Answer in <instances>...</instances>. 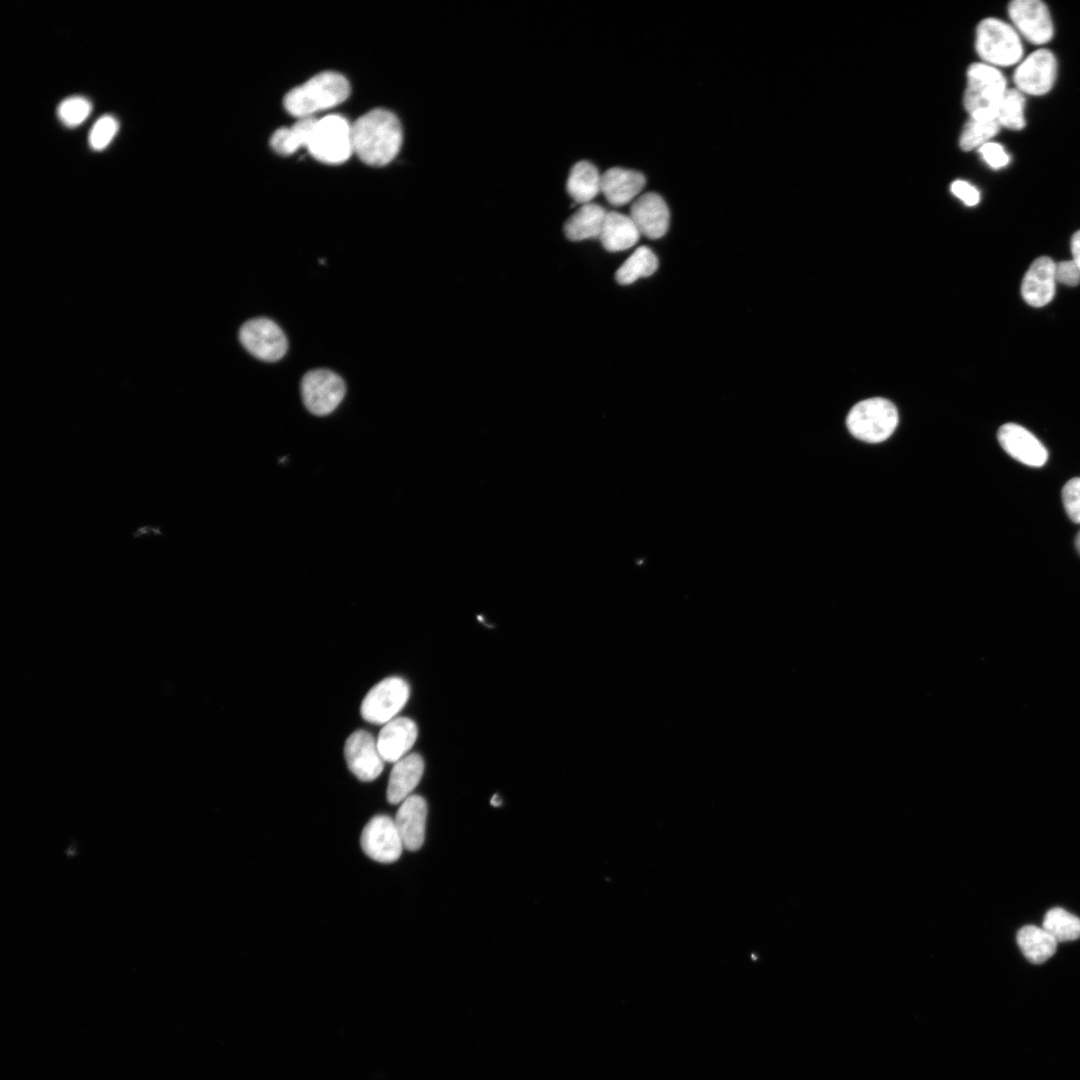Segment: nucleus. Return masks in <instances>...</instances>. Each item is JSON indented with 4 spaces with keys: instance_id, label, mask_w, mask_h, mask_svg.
I'll return each instance as SVG.
<instances>
[{
    "instance_id": "obj_12",
    "label": "nucleus",
    "mask_w": 1080,
    "mask_h": 1080,
    "mask_svg": "<svg viewBox=\"0 0 1080 1080\" xmlns=\"http://www.w3.org/2000/svg\"><path fill=\"white\" fill-rule=\"evenodd\" d=\"M1008 13L1016 31L1029 42L1042 45L1053 37V22L1042 1L1014 0L1008 6Z\"/></svg>"
},
{
    "instance_id": "obj_26",
    "label": "nucleus",
    "mask_w": 1080,
    "mask_h": 1080,
    "mask_svg": "<svg viewBox=\"0 0 1080 1080\" xmlns=\"http://www.w3.org/2000/svg\"><path fill=\"white\" fill-rule=\"evenodd\" d=\"M658 268V259L653 251L641 246L620 266L615 277L619 284L629 285L642 277L652 275Z\"/></svg>"
},
{
    "instance_id": "obj_2",
    "label": "nucleus",
    "mask_w": 1080,
    "mask_h": 1080,
    "mask_svg": "<svg viewBox=\"0 0 1080 1080\" xmlns=\"http://www.w3.org/2000/svg\"><path fill=\"white\" fill-rule=\"evenodd\" d=\"M349 94L350 85L343 75L325 71L290 90L283 105L289 114L301 119L342 103Z\"/></svg>"
},
{
    "instance_id": "obj_5",
    "label": "nucleus",
    "mask_w": 1080,
    "mask_h": 1080,
    "mask_svg": "<svg viewBox=\"0 0 1080 1080\" xmlns=\"http://www.w3.org/2000/svg\"><path fill=\"white\" fill-rule=\"evenodd\" d=\"M898 412L889 400L875 397L860 401L848 413L846 424L850 433L868 443L888 439L898 424Z\"/></svg>"
},
{
    "instance_id": "obj_11",
    "label": "nucleus",
    "mask_w": 1080,
    "mask_h": 1080,
    "mask_svg": "<svg viewBox=\"0 0 1080 1080\" xmlns=\"http://www.w3.org/2000/svg\"><path fill=\"white\" fill-rule=\"evenodd\" d=\"M1056 73L1054 54L1047 49H1038L1018 65L1013 80L1021 93L1041 96L1053 87Z\"/></svg>"
},
{
    "instance_id": "obj_14",
    "label": "nucleus",
    "mask_w": 1080,
    "mask_h": 1080,
    "mask_svg": "<svg viewBox=\"0 0 1080 1080\" xmlns=\"http://www.w3.org/2000/svg\"><path fill=\"white\" fill-rule=\"evenodd\" d=\"M997 438L1010 456L1025 465L1041 467L1048 459V452L1044 445L1030 431L1018 424L1002 425L998 430Z\"/></svg>"
},
{
    "instance_id": "obj_28",
    "label": "nucleus",
    "mask_w": 1080,
    "mask_h": 1080,
    "mask_svg": "<svg viewBox=\"0 0 1080 1080\" xmlns=\"http://www.w3.org/2000/svg\"><path fill=\"white\" fill-rule=\"evenodd\" d=\"M1025 99L1018 89H1007L998 106L996 120L1000 126L1020 130L1025 126Z\"/></svg>"
},
{
    "instance_id": "obj_19",
    "label": "nucleus",
    "mask_w": 1080,
    "mask_h": 1080,
    "mask_svg": "<svg viewBox=\"0 0 1080 1080\" xmlns=\"http://www.w3.org/2000/svg\"><path fill=\"white\" fill-rule=\"evenodd\" d=\"M424 771L421 755L410 753L394 763L387 786V800L399 804L411 795L420 782Z\"/></svg>"
},
{
    "instance_id": "obj_18",
    "label": "nucleus",
    "mask_w": 1080,
    "mask_h": 1080,
    "mask_svg": "<svg viewBox=\"0 0 1080 1080\" xmlns=\"http://www.w3.org/2000/svg\"><path fill=\"white\" fill-rule=\"evenodd\" d=\"M426 818L427 803L420 795H410L400 803L394 821L406 849L416 851L423 845Z\"/></svg>"
},
{
    "instance_id": "obj_22",
    "label": "nucleus",
    "mask_w": 1080,
    "mask_h": 1080,
    "mask_svg": "<svg viewBox=\"0 0 1080 1080\" xmlns=\"http://www.w3.org/2000/svg\"><path fill=\"white\" fill-rule=\"evenodd\" d=\"M606 215V210L599 204L581 205L565 222L564 233L571 241L599 238Z\"/></svg>"
},
{
    "instance_id": "obj_29",
    "label": "nucleus",
    "mask_w": 1080,
    "mask_h": 1080,
    "mask_svg": "<svg viewBox=\"0 0 1080 1080\" xmlns=\"http://www.w3.org/2000/svg\"><path fill=\"white\" fill-rule=\"evenodd\" d=\"M997 120L971 119L965 124L959 139L962 150L970 151L990 142L999 131Z\"/></svg>"
},
{
    "instance_id": "obj_1",
    "label": "nucleus",
    "mask_w": 1080,
    "mask_h": 1080,
    "mask_svg": "<svg viewBox=\"0 0 1080 1080\" xmlns=\"http://www.w3.org/2000/svg\"><path fill=\"white\" fill-rule=\"evenodd\" d=\"M353 152L370 166H384L398 154L402 128L397 116L382 108L373 109L351 125Z\"/></svg>"
},
{
    "instance_id": "obj_20",
    "label": "nucleus",
    "mask_w": 1080,
    "mask_h": 1080,
    "mask_svg": "<svg viewBox=\"0 0 1080 1080\" xmlns=\"http://www.w3.org/2000/svg\"><path fill=\"white\" fill-rule=\"evenodd\" d=\"M645 185L644 176L637 171L614 167L601 175V192L613 205L633 200Z\"/></svg>"
},
{
    "instance_id": "obj_32",
    "label": "nucleus",
    "mask_w": 1080,
    "mask_h": 1080,
    "mask_svg": "<svg viewBox=\"0 0 1080 1080\" xmlns=\"http://www.w3.org/2000/svg\"><path fill=\"white\" fill-rule=\"evenodd\" d=\"M1062 500L1069 518L1080 523V478L1070 479L1062 489Z\"/></svg>"
},
{
    "instance_id": "obj_36",
    "label": "nucleus",
    "mask_w": 1080,
    "mask_h": 1080,
    "mask_svg": "<svg viewBox=\"0 0 1080 1080\" xmlns=\"http://www.w3.org/2000/svg\"><path fill=\"white\" fill-rule=\"evenodd\" d=\"M1071 252H1072V256H1073V259H1072V260H1073V261H1074V262H1075V263H1076V264H1077V265L1079 266V268H1080V230H1079V231H1077V232H1076V233H1075V234H1074V235L1072 236V239H1071Z\"/></svg>"
},
{
    "instance_id": "obj_38",
    "label": "nucleus",
    "mask_w": 1080,
    "mask_h": 1080,
    "mask_svg": "<svg viewBox=\"0 0 1080 1080\" xmlns=\"http://www.w3.org/2000/svg\"><path fill=\"white\" fill-rule=\"evenodd\" d=\"M1075 545H1076L1077 551L1080 554V531H1079V533H1078V535L1076 537Z\"/></svg>"
},
{
    "instance_id": "obj_6",
    "label": "nucleus",
    "mask_w": 1080,
    "mask_h": 1080,
    "mask_svg": "<svg viewBox=\"0 0 1080 1080\" xmlns=\"http://www.w3.org/2000/svg\"><path fill=\"white\" fill-rule=\"evenodd\" d=\"M307 149L320 162L326 164L345 162L353 153L351 125L343 116L337 114L317 120Z\"/></svg>"
},
{
    "instance_id": "obj_33",
    "label": "nucleus",
    "mask_w": 1080,
    "mask_h": 1080,
    "mask_svg": "<svg viewBox=\"0 0 1080 1080\" xmlns=\"http://www.w3.org/2000/svg\"><path fill=\"white\" fill-rule=\"evenodd\" d=\"M979 153L983 160L994 169L1005 167L1010 157L1001 144L995 142H988L979 148Z\"/></svg>"
},
{
    "instance_id": "obj_24",
    "label": "nucleus",
    "mask_w": 1080,
    "mask_h": 1080,
    "mask_svg": "<svg viewBox=\"0 0 1080 1080\" xmlns=\"http://www.w3.org/2000/svg\"><path fill=\"white\" fill-rule=\"evenodd\" d=\"M1017 943L1031 963L1041 964L1054 955L1058 942L1045 929L1027 925L1018 931Z\"/></svg>"
},
{
    "instance_id": "obj_16",
    "label": "nucleus",
    "mask_w": 1080,
    "mask_h": 1080,
    "mask_svg": "<svg viewBox=\"0 0 1080 1080\" xmlns=\"http://www.w3.org/2000/svg\"><path fill=\"white\" fill-rule=\"evenodd\" d=\"M1056 263L1047 256L1035 259L1024 275L1021 294L1027 304L1042 307L1054 297Z\"/></svg>"
},
{
    "instance_id": "obj_34",
    "label": "nucleus",
    "mask_w": 1080,
    "mask_h": 1080,
    "mask_svg": "<svg viewBox=\"0 0 1080 1080\" xmlns=\"http://www.w3.org/2000/svg\"><path fill=\"white\" fill-rule=\"evenodd\" d=\"M1056 281L1074 287L1080 283V268L1073 260L1061 261L1055 266Z\"/></svg>"
},
{
    "instance_id": "obj_4",
    "label": "nucleus",
    "mask_w": 1080,
    "mask_h": 1080,
    "mask_svg": "<svg viewBox=\"0 0 1080 1080\" xmlns=\"http://www.w3.org/2000/svg\"><path fill=\"white\" fill-rule=\"evenodd\" d=\"M976 51L983 63L1011 66L1023 56V45L1016 29L997 18L982 20L976 30Z\"/></svg>"
},
{
    "instance_id": "obj_27",
    "label": "nucleus",
    "mask_w": 1080,
    "mask_h": 1080,
    "mask_svg": "<svg viewBox=\"0 0 1080 1080\" xmlns=\"http://www.w3.org/2000/svg\"><path fill=\"white\" fill-rule=\"evenodd\" d=\"M1045 929L1057 942L1073 941L1080 938V918L1063 908L1050 909L1043 920Z\"/></svg>"
},
{
    "instance_id": "obj_23",
    "label": "nucleus",
    "mask_w": 1080,
    "mask_h": 1080,
    "mask_svg": "<svg viewBox=\"0 0 1080 1080\" xmlns=\"http://www.w3.org/2000/svg\"><path fill=\"white\" fill-rule=\"evenodd\" d=\"M566 187L576 203H590L601 192V175L592 163L577 162L570 170Z\"/></svg>"
},
{
    "instance_id": "obj_25",
    "label": "nucleus",
    "mask_w": 1080,
    "mask_h": 1080,
    "mask_svg": "<svg viewBox=\"0 0 1080 1080\" xmlns=\"http://www.w3.org/2000/svg\"><path fill=\"white\" fill-rule=\"evenodd\" d=\"M316 122L313 117L301 118L289 128L277 129L271 136V147L281 155H291L299 147H307Z\"/></svg>"
},
{
    "instance_id": "obj_21",
    "label": "nucleus",
    "mask_w": 1080,
    "mask_h": 1080,
    "mask_svg": "<svg viewBox=\"0 0 1080 1080\" xmlns=\"http://www.w3.org/2000/svg\"><path fill=\"white\" fill-rule=\"evenodd\" d=\"M639 236L640 232L630 216L607 212L599 239L607 251L618 252L634 246Z\"/></svg>"
},
{
    "instance_id": "obj_31",
    "label": "nucleus",
    "mask_w": 1080,
    "mask_h": 1080,
    "mask_svg": "<svg viewBox=\"0 0 1080 1080\" xmlns=\"http://www.w3.org/2000/svg\"><path fill=\"white\" fill-rule=\"evenodd\" d=\"M118 130V122L111 115L100 117L89 134V144L94 150L104 149Z\"/></svg>"
},
{
    "instance_id": "obj_10",
    "label": "nucleus",
    "mask_w": 1080,
    "mask_h": 1080,
    "mask_svg": "<svg viewBox=\"0 0 1080 1080\" xmlns=\"http://www.w3.org/2000/svg\"><path fill=\"white\" fill-rule=\"evenodd\" d=\"M363 852L380 863H393L402 854L404 844L394 819L376 815L365 825L360 836Z\"/></svg>"
},
{
    "instance_id": "obj_30",
    "label": "nucleus",
    "mask_w": 1080,
    "mask_h": 1080,
    "mask_svg": "<svg viewBox=\"0 0 1080 1080\" xmlns=\"http://www.w3.org/2000/svg\"><path fill=\"white\" fill-rule=\"evenodd\" d=\"M92 110L91 102L83 96H71L64 99L58 106L57 113L60 120L68 127L81 124Z\"/></svg>"
},
{
    "instance_id": "obj_15",
    "label": "nucleus",
    "mask_w": 1080,
    "mask_h": 1080,
    "mask_svg": "<svg viewBox=\"0 0 1080 1080\" xmlns=\"http://www.w3.org/2000/svg\"><path fill=\"white\" fill-rule=\"evenodd\" d=\"M630 217L640 234L651 239L664 236L669 227V209L657 193L649 192L638 197L630 209Z\"/></svg>"
},
{
    "instance_id": "obj_7",
    "label": "nucleus",
    "mask_w": 1080,
    "mask_h": 1080,
    "mask_svg": "<svg viewBox=\"0 0 1080 1080\" xmlns=\"http://www.w3.org/2000/svg\"><path fill=\"white\" fill-rule=\"evenodd\" d=\"M408 683L397 676L385 678L374 685L362 700L360 712L364 720L386 724L393 720L409 699Z\"/></svg>"
},
{
    "instance_id": "obj_17",
    "label": "nucleus",
    "mask_w": 1080,
    "mask_h": 1080,
    "mask_svg": "<svg viewBox=\"0 0 1080 1080\" xmlns=\"http://www.w3.org/2000/svg\"><path fill=\"white\" fill-rule=\"evenodd\" d=\"M417 736L418 728L412 719L398 717L384 724L376 739L383 760L395 763L408 755Z\"/></svg>"
},
{
    "instance_id": "obj_8",
    "label": "nucleus",
    "mask_w": 1080,
    "mask_h": 1080,
    "mask_svg": "<svg viewBox=\"0 0 1080 1080\" xmlns=\"http://www.w3.org/2000/svg\"><path fill=\"white\" fill-rule=\"evenodd\" d=\"M346 392L344 380L328 369L307 372L301 381V395L305 407L314 415L332 413L343 400Z\"/></svg>"
},
{
    "instance_id": "obj_3",
    "label": "nucleus",
    "mask_w": 1080,
    "mask_h": 1080,
    "mask_svg": "<svg viewBox=\"0 0 1080 1080\" xmlns=\"http://www.w3.org/2000/svg\"><path fill=\"white\" fill-rule=\"evenodd\" d=\"M1007 82L997 67L973 63L967 70L963 104L971 119L996 120Z\"/></svg>"
},
{
    "instance_id": "obj_13",
    "label": "nucleus",
    "mask_w": 1080,
    "mask_h": 1080,
    "mask_svg": "<svg viewBox=\"0 0 1080 1080\" xmlns=\"http://www.w3.org/2000/svg\"><path fill=\"white\" fill-rule=\"evenodd\" d=\"M344 756L349 770L363 782L375 780L384 767L376 739L365 730H356L347 738Z\"/></svg>"
},
{
    "instance_id": "obj_9",
    "label": "nucleus",
    "mask_w": 1080,
    "mask_h": 1080,
    "mask_svg": "<svg viewBox=\"0 0 1080 1080\" xmlns=\"http://www.w3.org/2000/svg\"><path fill=\"white\" fill-rule=\"evenodd\" d=\"M239 340L251 355L267 362L280 360L288 347L282 329L263 317L246 321L239 330Z\"/></svg>"
},
{
    "instance_id": "obj_37",
    "label": "nucleus",
    "mask_w": 1080,
    "mask_h": 1080,
    "mask_svg": "<svg viewBox=\"0 0 1080 1080\" xmlns=\"http://www.w3.org/2000/svg\"><path fill=\"white\" fill-rule=\"evenodd\" d=\"M490 803H491V805H493V806H499V805L501 804V799H500V798L498 797V795H497V794H495V795H494V796H493V797L491 798V801H490Z\"/></svg>"
},
{
    "instance_id": "obj_35",
    "label": "nucleus",
    "mask_w": 1080,
    "mask_h": 1080,
    "mask_svg": "<svg viewBox=\"0 0 1080 1080\" xmlns=\"http://www.w3.org/2000/svg\"><path fill=\"white\" fill-rule=\"evenodd\" d=\"M951 192L967 206H975L980 201V193L977 188L964 180L952 182Z\"/></svg>"
}]
</instances>
